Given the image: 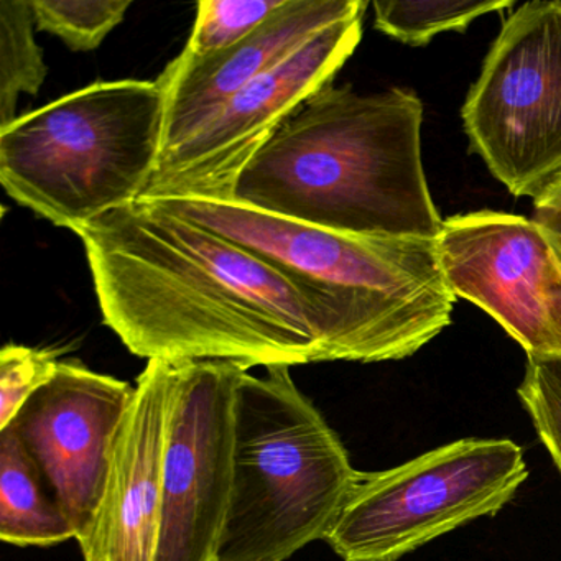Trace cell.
<instances>
[{
	"label": "cell",
	"mask_w": 561,
	"mask_h": 561,
	"mask_svg": "<svg viewBox=\"0 0 561 561\" xmlns=\"http://www.w3.org/2000/svg\"><path fill=\"white\" fill-rule=\"evenodd\" d=\"M364 14L324 28L232 96L208 124L159 160L144 198L232 202L239 176L278 127L350 60Z\"/></svg>",
	"instance_id": "cell-9"
},
{
	"label": "cell",
	"mask_w": 561,
	"mask_h": 561,
	"mask_svg": "<svg viewBox=\"0 0 561 561\" xmlns=\"http://www.w3.org/2000/svg\"><path fill=\"white\" fill-rule=\"evenodd\" d=\"M51 351L8 344L0 353V430L8 428L25 403L57 373Z\"/></svg>",
	"instance_id": "cell-20"
},
{
	"label": "cell",
	"mask_w": 561,
	"mask_h": 561,
	"mask_svg": "<svg viewBox=\"0 0 561 561\" xmlns=\"http://www.w3.org/2000/svg\"><path fill=\"white\" fill-rule=\"evenodd\" d=\"M466 136L511 195L561 176V2L522 4L502 24L461 111Z\"/></svg>",
	"instance_id": "cell-7"
},
{
	"label": "cell",
	"mask_w": 561,
	"mask_h": 561,
	"mask_svg": "<svg viewBox=\"0 0 561 561\" xmlns=\"http://www.w3.org/2000/svg\"><path fill=\"white\" fill-rule=\"evenodd\" d=\"M285 0H203L185 50L195 57L218 54L254 34Z\"/></svg>",
	"instance_id": "cell-18"
},
{
	"label": "cell",
	"mask_w": 561,
	"mask_h": 561,
	"mask_svg": "<svg viewBox=\"0 0 561 561\" xmlns=\"http://www.w3.org/2000/svg\"><path fill=\"white\" fill-rule=\"evenodd\" d=\"M149 199L284 274L307 304L323 363L405 359L451 324L458 298L436 239L343 234L236 202Z\"/></svg>",
	"instance_id": "cell-3"
},
{
	"label": "cell",
	"mask_w": 561,
	"mask_h": 561,
	"mask_svg": "<svg viewBox=\"0 0 561 561\" xmlns=\"http://www.w3.org/2000/svg\"><path fill=\"white\" fill-rule=\"evenodd\" d=\"M156 561H219L234 476L236 393L244 366L175 363Z\"/></svg>",
	"instance_id": "cell-8"
},
{
	"label": "cell",
	"mask_w": 561,
	"mask_h": 561,
	"mask_svg": "<svg viewBox=\"0 0 561 561\" xmlns=\"http://www.w3.org/2000/svg\"><path fill=\"white\" fill-rule=\"evenodd\" d=\"M422 124V101L405 88L327 84L255 153L232 202L343 234L436 239L443 219L423 169Z\"/></svg>",
	"instance_id": "cell-2"
},
{
	"label": "cell",
	"mask_w": 561,
	"mask_h": 561,
	"mask_svg": "<svg viewBox=\"0 0 561 561\" xmlns=\"http://www.w3.org/2000/svg\"><path fill=\"white\" fill-rule=\"evenodd\" d=\"M159 81H101L0 129V183L55 226L80 231L146 196L165 133Z\"/></svg>",
	"instance_id": "cell-4"
},
{
	"label": "cell",
	"mask_w": 561,
	"mask_h": 561,
	"mask_svg": "<svg viewBox=\"0 0 561 561\" xmlns=\"http://www.w3.org/2000/svg\"><path fill=\"white\" fill-rule=\"evenodd\" d=\"M134 390L124 380L67 360L9 425L70 518L78 543L96 518L114 442Z\"/></svg>",
	"instance_id": "cell-11"
},
{
	"label": "cell",
	"mask_w": 561,
	"mask_h": 561,
	"mask_svg": "<svg viewBox=\"0 0 561 561\" xmlns=\"http://www.w3.org/2000/svg\"><path fill=\"white\" fill-rule=\"evenodd\" d=\"M534 221L547 232L561 254V176L534 199Z\"/></svg>",
	"instance_id": "cell-21"
},
{
	"label": "cell",
	"mask_w": 561,
	"mask_h": 561,
	"mask_svg": "<svg viewBox=\"0 0 561 561\" xmlns=\"http://www.w3.org/2000/svg\"><path fill=\"white\" fill-rule=\"evenodd\" d=\"M12 426L0 430V538L15 547H54L77 538L70 518Z\"/></svg>",
	"instance_id": "cell-14"
},
{
	"label": "cell",
	"mask_w": 561,
	"mask_h": 561,
	"mask_svg": "<svg viewBox=\"0 0 561 561\" xmlns=\"http://www.w3.org/2000/svg\"><path fill=\"white\" fill-rule=\"evenodd\" d=\"M27 0H0V129L11 126L21 94L41 91L47 78L44 51L35 41Z\"/></svg>",
	"instance_id": "cell-15"
},
{
	"label": "cell",
	"mask_w": 561,
	"mask_h": 561,
	"mask_svg": "<svg viewBox=\"0 0 561 561\" xmlns=\"http://www.w3.org/2000/svg\"><path fill=\"white\" fill-rule=\"evenodd\" d=\"M245 373L236 393L234 476L219 561H285L324 540L363 472L288 366Z\"/></svg>",
	"instance_id": "cell-5"
},
{
	"label": "cell",
	"mask_w": 561,
	"mask_h": 561,
	"mask_svg": "<svg viewBox=\"0 0 561 561\" xmlns=\"http://www.w3.org/2000/svg\"><path fill=\"white\" fill-rule=\"evenodd\" d=\"M363 0H285L254 34L228 50H183L157 78L165 94L162 157L208 124L232 96L284 64L324 28L364 14ZM160 157V159H162Z\"/></svg>",
	"instance_id": "cell-13"
},
{
	"label": "cell",
	"mask_w": 561,
	"mask_h": 561,
	"mask_svg": "<svg viewBox=\"0 0 561 561\" xmlns=\"http://www.w3.org/2000/svg\"><path fill=\"white\" fill-rule=\"evenodd\" d=\"M104 323L147 360L323 363L310 311L284 274L149 198L75 232Z\"/></svg>",
	"instance_id": "cell-1"
},
{
	"label": "cell",
	"mask_w": 561,
	"mask_h": 561,
	"mask_svg": "<svg viewBox=\"0 0 561 561\" xmlns=\"http://www.w3.org/2000/svg\"><path fill=\"white\" fill-rule=\"evenodd\" d=\"M38 31L48 32L73 51H93L124 21L129 0H32Z\"/></svg>",
	"instance_id": "cell-17"
},
{
	"label": "cell",
	"mask_w": 561,
	"mask_h": 561,
	"mask_svg": "<svg viewBox=\"0 0 561 561\" xmlns=\"http://www.w3.org/2000/svg\"><path fill=\"white\" fill-rule=\"evenodd\" d=\"M541 445L561 474V363L528 359L517 389Z\"/></svg>",
	"instance_id": "cell-19"
},
{
	"label": "cell",
	"mask_w": 561,
	"mask_h": 561,
	"mask_svg": "<svg viewBox=\"0 0 561 561\" xmlns=\"http://www.w3.org/2000/svg\"><path fill=\"white\" fill-rule=\"evenodd\" d=\"M528 478L507 438H465L386 471L363 472L324 541L344 561H397L495 515Z\"/></svg>",
	"instance_id": "cell-6"
},
{
	"label": "cell",
	"mask_w": 561,
	"mask_h": 561,
	"mask_svg": "<svg viewBox=\"0 0 561 561\" xmlns=\"http://www.w3.org/2000/svg\"><path fill=\"white\" fill-rule=\"evenodd\" d=\"M175 363L149 360L117 432L84 561H156Z\"/></svg>",
	"instance_id": "cell-12"
},
{
	"label": "cell",
	"mask_w": 561,
	"mask_h": 561,
	"mask_svg": "<svg viewBox=\"0 0 561 561\" xmlns=\"http://www.w3.org/2000/svg\"><path fill=\"white\" fill-rule=\"evenodd\" d=\"M514 2H468V0H377L374 24L377 31L403 44H428L443 32H465L472 21L512 8Z\"/></svg>",
	"instance_id": "cell-16"
},
{
	"label": "cell",
	"mask_w": 561,
	"mask_h": 561,
	"mask_svg": "<svg viewBox=\"0 0 561 561\" xmlns=\"http://www.w3.org/2000/svg\"><path fill=\"white\" fill-rule=\"evenodd\" d=\"M436 245L456 298L497 321L528 359L561 363V254L534 219L489 209L451 216Z\"/></svg>",
	"instance_id": "cell-10"
}]
</instances>
